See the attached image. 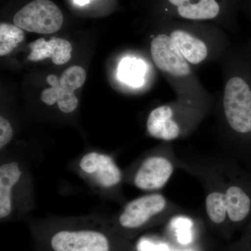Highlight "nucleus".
<instances>
[{
  "label": "nucleus",
  "mask_w": 251,
  "mask_h": 251,
  "mask_svg": "<svg viewBox=\"0 0 251 251\" xmlns=\"http://www.w3.org/2000/svg\"><path fill=\"white\" fill-rule=\"evenodd\" d=\"M174 111L171 105H161L150 112L147 129L149 134L156 139L171 141L179 136L181 130L174 118Z\"/></svg>",
  "instance_id": "nucleus-10"
},
{
  "label": "nucleus",
  "mask_w": 251,
  "mask_h": 251,
  "mask_svg": "<svg viewBox=\"0 0 251 251\" xmlns=\"http://www.w3.org/2000/svg\"><path fill=\"white\" fill-rule=\"evenodd\" d=\"M57 102L59 110L64 113L74 112L78 105V100L74 92L64 90L62 87L59 90Z\"/></svg>",
  "instance_id": "nucleus-18"
},
{
  "label": "nucleus",
  "mask_w": 251,
  "mask_h": 251,
  "mask_svg": "<svg viewBox=\"0 0 251 251\" xmlns=\"http://www.w3.org/2000/svg\"><path fill=\"white\" fill-rule=\"evenodd\" d=\"M80 168L86 174L92 175L102 187H114L122 181L120 168L111 157L103 153H87L81 158Z\"/></svg>",
  "instance_id": "nucleus-7"
},
{
  "label": "nucleus",
  "mask_w": 251,
  "mask_h": 251,
  "mask_svg": "<svg viewBox=\"0 0 251 251\" xmlns=\"http://www.w3.org/2000/svg\"><path fill=\"white\" fill-rule=\"evenodd\" d=\"M151 54L158 69L166 74L178 95L184 98L204 95L193 67L175 47L168 34H160L151 42Z\"/></svg>",
  "instance_id": "nucleus-2"
},
{
  "label": "nucleus",
  "mask_w": 251,
  "mask_h": 251,
  "mask_svg": "<svg viewBox=\"0 0 251 251\" xmlns=\"http://www.w3.org/2000/svg\"><path fill=\"white\" fill-rule=\"evenodd\" d=\"M223 109L231 129L246 135L251 133V49H238L232 54L226 77Z\"/></svg>",
  "instance_id": "nucleus-1"
},
{
  "label": "nucleus",
  "mask_w": 251,
  "mask_h": 251,
  "mask_svg": "<svg viewBox=\"0 0 251 251\" xmlns=\"http://www.w3.org/2000/svg\"><path fill=\"white\" fill-rule=\"evenodd\" d=\"M168 34L175 47L192 67L201 65L210 57L211 48L207 41L196 33L177 28Z\"/></svg>",
  "instance_id": "nucleus-8"
},
{
  "label": "nucleus",
  "mask_w": 251,
  "mask_h": 251,
  "mask_svg": "<svg viewBox=\"0 0 251 251\" xmlns=\"http://www.w3.org/2000/svg\"><path fill=\"white\" fill-rule=\"evenodd\" d=\"M173 171L171 162L164 157H149L144 160L135 175V186L143 191L160 189L167 184Z\"/></svg>",
  "instance_id": "nucleus-6"
},
{
  "label": "nucleus",
  "mask_w": 251,
  "mask_h": 251,
  "mask_svg": "<svg viewBox=\"0 0 251 251\" xmlns=\"http://www.w3.org/2000/svg\"><path fill=\"white\" fill-rule=\"evenodd\" d=\"M22 175L16 162L5 163L0 167V218L4 219L11 214L13 208V188Z\"/></svg>",
  "instance_id": "nucleus-12"
},
{
  "label": "nucleus",
  "mask_w": 251,
  "mask_h": 251,
  "mask_svg": "<svg viewBox=\"0 0 251 251\" xmlns=\"http://www.w3.org/2000/svg\"><path fill=\"white\" fill-rule=\"evenodd\" d=\"M227 214L233 222H240L249 215L251 200L247 193L238 186H231L226 191Z\"/></svg>",
  "instance_id": "nucleus-13"
},
{
  "label": "nucleus",
  "mask_w": 251,
  "mask_h": 251,
  "mask_svg": "<svg viewBox=\"0 0 251 251\" xmlns=\"http://www.w3.org/2000/svg\"><path fill=\"white\" fill-rule=\"evenodd\" d=\"M86 72L79 66H73L64 71L59 78L61 87L64 90L74 92L83 85Z\"/></svg>",
  "instance_id": "nucleus-17"
},
{
  "label": "nucleus",
  "mask_w": 251,
  "mask_h": 251,
  "mask_svg": "<svg viewBox=\"0 0 251 251\" xmlns=\"http://www.w3.org/2000/svg\"><path fill=\"white\" fill-rule=\"evenodd\" d=\"M29 47L31 53L28 56V59L32 62L50 58L56 65H62L72 57V46L70 43L59 38L52 37L49 41L41 38L31 43Z\"/></svg>",
  "instance_id": "nucleus-9"
},
{
  "label": "nucleus",
  "mask_w": 251,
  "mask_h": 251,
  "mask_svg": "<svg viewBox=\"0 0 251 251\" xmlns=\"http://www.w3.org/2000/svg\"><path fill=\"white\" fill-rule=\"evenodd\" d=\"M14 135L12 127L9 121L0 117V149H3L11 141Z\"/></svg>",
  "instance_id": "nucleus-20"
},
{
  "label": "nucleus",
  "mask_w": 251,
  "mask_h": 251,
  "mask_svg": "<svg viewBox=\"0 0 251 251\" xmlns=\"http://www.w3.org/2000/svg\"><path fill=\"white\" fill-rule=\"evenodd\" d=\"M47 82L51 86L50 88L46 89L41 94V100L47 105H54L57 101V95L61 88L58 77L54 75H49Z\"/></svg>",
  "instance_id": "nucleus-19"
},
{
  "label": "nucleus",
  "mask_w": 251,
  "mask_h": 251,
  "mask_svg": "<svg viewBox=\"0 0 251 251\" xmlns=\"http://www.w3.org/2000/svg\"><path fill=\"white\" fill-rule=\"evenodd\" d=\"M147 66L141 59L126 57L119 65L117 76L119 80L133 87H140L145 82Z\"/></svg>",
  "instance_id": "nucleus-14"
},
{
  "label": "nucleus",
  "mask_w": 251,
  "mask_h": 251,
  "mask_svg": "<svg viewBox=\"0 0 251 251\" xmlns=\"http://www.w3.org/2000/svg\"><path fill=\"white\" fill-rule=\"evenodd\" d=\"M48 251H118L110 232L90 227H64L46 234Z\"/></svg>",
  "instance_id": "nucleus-3"
},
{
  "label": "nucleus",
  "mask_w": 251,
  "mask_h": 251,
  "mask_svg": "<svg viewBox=\"0 0 251 251\" xmlns=\"http://www.w3.org/2000/svg\"><path fill=\"white\" fill-rule=\"evenodd\" d=\"M179 17L188 21H211L221 13L217 0H167Z\"/></svg>",
  "instance_id": "nucleus-11"
},
{
  "label": "nucleus",
  "mask_w": 251,
  "mask_h": 251,
  "mask_svg": "<svg viewBox=\"0 0 251 251\" xmlns=\"http://www.w3.org/2000/svg\"><path fill=\"white\" fill-rule=\"evenodd\" d=\"M62 13L50 0H34L18 11L14 25L24 30L38 34H52L63 24Z\"/></svg>",
  "instance_id": "nucleus-4"
},
{
  "label": "nucleus",
  "mask_w": 251,
  "mask_h": 251,
  "mask_svg": "<svg viewBox=\"0 0 251 251\" xmlns=\"http://www.w3.org/2000/svg\"><path fill=\"white\" fill-rule=\"evenodd\" d=\"M166 204V198L161 194L147 195L136 198L126 205L119 217V224L124 229H139L153 216L164 210Z\"/></svg>",
  "instance_id": "nucleus-5"
},
{
  "label": "nucleus",
  "mask_w": 251,
  "mask_h": 251,
  "mask_svg": "<svg viewBox=\"0 0 251 251\" xmlns=\"http://www.w3.org/2000/svg\"><path fill=\"white\" fill-rule=\"evenodd\" d=\"M250 48H251V45H250Z\"/></svg>",
  "instance_id": "nucleus-22"
},
{
  "label": "nucleus",
  "mask_w": 251,
  "mask_h": 251,
  "mask_svg": "<svg viewBox=\"0 0 251 251\" xmlns=\"http://www.w3.org/2000/svg\"><path fill=\"white\" fill-rule=\"evenodd\" d=\"M91 0H74L75 4L79 5V6H84V5L90 3Z\"/></svg>",
  "instance_id": "nucleus-21"
},
{
  "label": "nucleus",
  "mask_w": 251,
  "mask_h": 251,
  "mask_svg": "<svg viewBox=\"0 0 251 251\" xmlns=\"http://www.w3.org/2000/svg\"><path fill=\"white\" fill-rule=\"evenodd\" d=\"M206 210L213 223L220 224L224 222L227 214L226 195L220 192H212L206 198Z\"/></svg>",
  "instance_id": "nucleus-16"
},
{
  "label": "nucleus",
  "mask_w": 251,
  "mask_h": 251,
  "mask_svg": "<svg viewBox=\"0 0 251 251\" xmlns=\"http://www.w3.org/2000/svg\"><path fill=\"white\" fill-rule=\"evenodd\" d=\"M25 39L24 31L16 25H0V56L9 54Z\"/></svg>",
  "instance_id": "nucleus-15"
}]
</instances>
